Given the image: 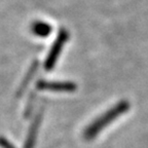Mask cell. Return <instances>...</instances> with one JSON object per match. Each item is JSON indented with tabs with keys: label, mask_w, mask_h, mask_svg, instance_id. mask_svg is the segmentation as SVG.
Here are the masks:
<instances>
[{
	"label": "cell",
	"mask_w": 148,
	"mask_h": 148,
	"mask_svg": "<svg viewBox=\"0 0 148 148\" xmlns=\"http://www.w3.org/2000/svg\"><path fill=\"white\" fill-rule=\"evenodd\" d=\"M38 88H44V90H56L60 88V90H71V88H74L73 84H65V83H49V82H41V83H38Z\"/></svg>",
	"instance_id": "7a4b0ae2"
},
{
	"label": "cell",
	"mask_w": 148,
	"mask_h": 148,
	"mask_svg": "<svg viewBox=\"0 0 148 148\" xmlns=\"http://www.w3.org/2000/svg\"><path fill=\"white\" fill-rule=\"evenodd\" d=\"M127 108V106L125 104H120L119 106L115 107V108H113L112 110H110L108 115L105 114V116H103L102 118L98 119L92 127H88V131H86V136H88V138L95 136L99 130H101L102 127H104L105 125H107V123H109V121H111V120H113L114 118L117 116V114L123 113Z\"/></svg>",
	"instance_id": "6da1fadb"
},
{
	"label": "cell",
	"mask_w": 148,
	"mask_h": 148,
	"mask_svg": "<svg viewBox=\"0 0 148 148\" xmlns=\"http://www.w3.org/2000/svg\"><path fill=\"white\" fill-rule=\"evenodd\" d=\"M0 146L2 148H14L10 142H8L6 139L2 138V137L0 138Z\"/></svg>",
	"instance_id": "3957f363"
}]
</instances>
